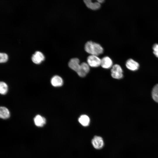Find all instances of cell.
I'll return each mask as SVG.
<instances>
[{"mask_svg": "<svg viewBox=\"0 0 158 158\" xmlns=\"http://www.w3.org/2000/svg\"><path fill=\"white\" fill-rule=\"evenodd\" d=\"M84 48L88 53L97 56L102 54L104 51L103 47L99 44L91 41L86 42Z\"/></svg>", "mask_w": 158, "mask_h": 158, "instance_id": "6da1fadb", "label": "cell"}, {"mask_svg": "<svg viewBox=\"0 0 158 158\" xmlns=\"http://www.w3.org/2000/svg\"><path fill=\"white\" fill-rule=\"evenodd\" d=\"M97 1L100 3V4H101V3H103L104 1V0H97Z\"/></svg>", "mask_w": 158, "mask_h": 158, "instance_id": "d6986e66", "label": "cell"}, {"mask_svg": "<svg viewBox=\"0 0 158 158\" xmlns=\"http://www.w3.org/2000/svg\"><path fill=\"white\" fill-rule=\"evenodd\" d=\"M51 83L54 87H59L63 85V80L60 76L58 75H55L53 76L51 78Z\"/></svg>", "mask_w": 158, "mask_h": 158, "instance_id": "8fae6325", "label": "cell"}, {"mask_svg": "<svg viewBox=\"0 0 158 158\" xmlns=\"http://www.w3.org/2000/svg\"><path fill=\"white\" fill-rule=\"evenodd\" d=\"M8 86L7 84L4 82L0 83V93L2 95L6 94L7 92Z\"/></svg>", "mask_w": 158, "mask_h": 158, "instance_id": "2e32d148", "label": "cell"}, {"mask_svg": "<svg viewBox=\"0 0 158 158\" xmlns=\"http://www.w3.org/2000/svg\"><path fill=\"white\" fill-rule=\"evenodd\" d=\"M152 96L154 100L158 103V84L155 85L153 88Z\"/></svg>", "mask_w": 158, "mask_h": 158, "instance_id": "9a60e30c", "label": "cell"}, {"mask_svg": "<svg viewBox=\"0 0 158 158\" xmlns=\"http://www.w3.org/2000/svg\"><path fill=\"white\" fill-rule=\"evenodd\" d=\"M78 121L82 125L84 126H87L90 124V120L88 116L83 114L80 116L78 119Z\"/></svg>", "mask_w": 158, "mask_h": 158, "instance_id": "4fadbf2b", "label": "cell"}, {"mask_svg": "<svg viewBox=\"0 0 158 158\" xmlns=\"http://www.w3.org/2000/svg\"><path fill=\"white\" fill-rule=\"evenodd\" d=\"M87 62L90 66L97 67L101 66V59L98 56L90 55L87 58Z\"/></svg>", "mask_w": 158, "mask_h": 158, "instance_id": "3957f363", "label": "cell"}, {"mask_svg": "<svg viewBox=\"0 0 158 158\" xmlns=\"http://www.w3.org/2000/svg\"><path fill=\"white\" fill-rule=\"evenodd\" d=\"M10 113L8 109L4 107H1L0 108V117L3 119H6L9 118Z\"/></svg>", "mask_w": 158, "mask_h": 158, "instance_id": "5bb4252c", "label": "cell"}, {"mask_svg": "<svg viewBox=\"0 0 158 158\" xmlns=\"http://www.w3.org/2000/svg\"><path fill=\"white\" fill-rule=\"evenodd\" d=\"M101 66L105 69H109L113 66V61L108 56L103 57L101 59Z\"/></svg>", "mask_w": 158, "mask_h": 158, "instance_id": "9c48e42d", "label": "cell"}, {"mask_svg": "<svg viewBox=\"0 0 158 158\" xmlns=\"http://www.w3.org/2000/svg\"><path fill=\"white\" fill-rule=\"evenodd\" d=\"M8 59L7 54L4 53H0V62L4 63L6 62Z\"/></svg>", "mask_w": 158, "mask_h": 158, "instance_id": "e0dca14e", "label": "cell"}, {"mask_svg": "<svg viewBox=\"0 0 158 158\" xmlns=\"http://www.w3.org/2000/svg\"><path fill=\"white\" fill-rule=\"evenodd\" d=\"M123 70L118 64H115L113 66L111 69V75L114 78L119 79L123 77Z\"/></svg>", "mask_w": 158, "mask_h": 158, "instance_id": "7a4b0ae2", "label": "cell"}, {"mask_svg": "<svg viewBox=\"0 0 158 158\" xmlns=\"http://www.w3.org/2000/svg\"><path fill=\"white\" fill-rule=\"evenodd\" d=\"M92 143L96 149H99L103 147L104 142L102 138L100 136H95L92 140Z\"/></svg>", "mask_w": 158, "mask_h": 158, "instance_id": "5b68a950", "label": "cell"}, {"mask_svg": "<svg viewBox=\"0 0 158 158\" xmlns=\"http://www.w3.org/2000/svg\"><path fill=\"white\" fill-rule=\"evenodd\" d=\"M35 125L38 127L43 126L46 123L45 118L40 115H36L34 118Z\"/></svg>", "mask_w": 158, "mask_h": 158, "instance_id": "7c38bea8", "label": "cell"}, {"mask_svg": "<svg viewBox=\"0 0 158 158\" xmlns=\"http://www.w3.org/2000/svg\"><path fill=\"white\" fill-rule=\"evenodd\" d=\"M84 2L86 6L89 8L93 10H97L99 9L101 4L97 1L93 2L90 0H85Z\"/></svg>", "mask_w": 158, "mask_h": 158, "instance_id": "30bf717a", "label": "cell"}, {"mask_svg": "<svg viewBox=\"0 0 158 158\" xmlns=\"http://www.w3.org/2000/svg\"><path fill=\"white\" fill-rule=\"evenodd\" d=\"M90 70V66L88 64L84 62L80 64V68L77 73L80 77H84L89 73Z\"/></svg>", "mask_w": 158, "mask_h": 158, "instance_id": "277c9868", "label": "cell"}, {"mask_svg": "<svg viewBox=\"0 0 158 158\" xmlns=\"http://www.w3.org/2000/svg\"><path fill=\"white\" fill-rule=\"evenodd\" d=\"M32 62L37 64L40 63L44 59V57L41 52L37 51L33 54L31 58Z\"/></svg>", "mask_w": 158, "mask_h": 158, "instance_id": "ba28073f", "label": "cell"}, {"mask_svg": "<svg viewBox=\"0 0 158 158\" xmlns=\"http://www.w3.org/2000/svg\"><path fill=\"white\" fill-rule=\"evenodd\" d=\"M126 66L128 69L133 71L138 70L139 67V63L132 59H128L126 61Z\"/></svg>", "mask_w": 158, "mask_h": 158, "instance_id": "52a82bcc", "label": "cell"}, {"mask_svg": "<svg viewBox=\"0 0 158 158\" xmlns=\"http://www.w3.org/2000/svg\"><path fill=\"white\" fill-rule=\"evenodd\" d=\"M152 49L153 54L158 58V44L157 43L154 44L153 46Z\"/></svg>", "mask_w": 158, "mask_h": 158, "instance_id": "ac0fdd59", "label": "cell"}, {"mask_svg": "<svg viewBox=\"0 0 158 158\" xmlns=\"http://www.w3.org/2000/svg\"><path fill=\"white\" fill-rule=\"evenodd\" d=\"M68 65L70 68L77 73L80 69V60L77 58H72L69 61Z\"/></svg>", "mask_w": 158, "mask_h": 158, "instance_id": "8992f818", "label": "cell"}]
</instances>
